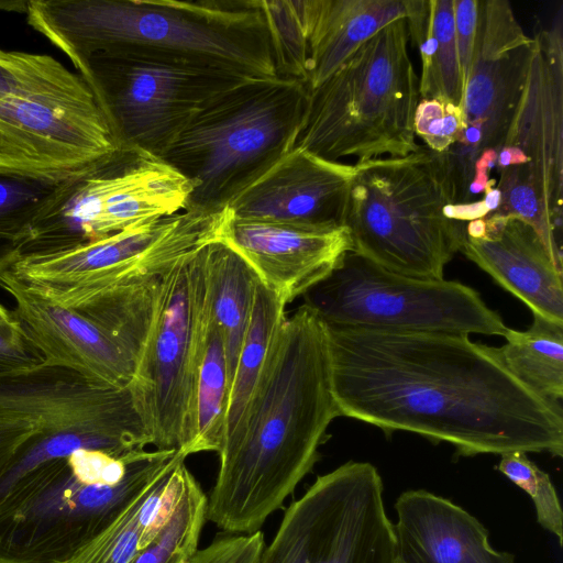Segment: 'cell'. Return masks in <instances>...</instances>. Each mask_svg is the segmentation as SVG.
Here are the masks:
<instances>
[{"label":"cell","instance_id":"cell-32","mask_svg":"<svg viewBox=\"0 0 563 563\" xmlns=\"http://www.w3.org/2000/svg\"><path fill=\"white\" fill-rule=\"evenodd\" d=\"M463 129L462 109L437 99H420L413 117V130L424 146L441 154L452 146Z\"/></svg>","mask_w":563,"mask_h":563},{"label":"cell","instance_id":"cell-15","mask_svg":"<svg viewBox=\"0 0 563 563\" xmlns=\"http://www.w3.org/2000/svg\"><path fill=\"white\" fill-rule=\"evenodd\" d=\"M534 41L507 0H479L472 65L461 103L463 129L438 154L457 203L467 202L474 165L487 150L498 152L521 100Z\"/></svg>","mask_w":563,"mask_h":563},{"label":"cell","instance_id":"cell-31","mask_svg":"<svg viewBox=\"0 0 563 563\" xmlns=\"http://www.w3.org/2000/svg\"><path fill=\"white\" fill-rule=\"evenodd\" d=\"M497 468L531 497L538 522L556 536L562 545L563 512L549 475L521 451L503 454Z\"/></svg>","mask_w":563,"mask_h":563},{"label":"cell","instance_id":"cell-20","mask_svg":"<svg viewBox=\"0 0 563 563\" xmlns=\"http://www.w3.org/2000/svg\"><path fill=\"white\" fill-rule=\"evenodd\" d=\"M484 221L479 235L465 234L461 251L533 314L563 324V272L536 230L514 216Z\"/></svg>","mask_w":563,"mask_h":563},{"label":"cell","instance_id":"cell-21","mask_svg":"<svg viewBox=\"0 0 563 563\" xmlns=\"http://www.w3.org/2000/svg\"><path fill=\"white\" fill-rule=\"evenodd\" d=\"M396 563H515L495 551L486 528L466 510L427 490H407L396 504Z\"/></svg>","mask_w":563,"mask_h":563},{"label":"cell","instance_id":"cell-13","mask_svg":"<svg viewBox=\"0 0 563 563\" xmlns=\"http://www.w3.org/2000/svg\"><path fill=\"white\" fill-rule=\"evenodd\" d=\"M303 299L328 327L503 336L507 330L475 289L393 273L352 251Z\"/></svg>","mask_w":563,"mask_h":563},{"label":"cell","instance_id":"cell-24","mask_svg":"<svg viewBox=\"0 0 563 563\" xmlns=\"http://www.w3.org/2000/svg\"><path fill=\"white\" fill-rule=\"evenodd\" d=\"M210 317L224 344L230 387L253 307L257 276L222 239L207 245Z\"/></svg>","mask_w":563,"mask_h":563},{"label":"cell","instance_id":"cell-28","mask_svg":"<svg viewBox=\"0 0 563 563\" xmlns=\"http://www.w3.org/2000/svg\"><path fill=\"white\" fill-rule=\"evenodd\" d=\"M76 172L62 175L0 172V277L18 262L34 222L63 183Z\"/></svg>","mask_w":563,"mask_h":563},{"label":"cell","instance_id":"cell-19","mask_svg":"<svg viewBox=\"0 0 563 563\" xmlns=\"http://www.w3.org/2000/svg\"><path fill=\"white\" fill-rule=\"evenodd\" d=\"M0 286L14 300L12 314L45 362L73 368L115 387H128L134 364L121 345L84 314L33 290L10 272Z\"/></svg>","mask_w":563,"mask_h":563},{"label":"cell","instance_id":"cell-38","mask_svg":"<svg viewBox=\"0 0 563 563\" xmlns=\"http://www.w3.org/2000/svg\"><path fill=\"white\" fill-rule=\"evenodd\" d=\"M500 198L498 188L492 186L484 191V198L478 201L445 205L443 207V214L448 219L464 223L482 219L498 209Z\"/></svg>","mask_w":563,"mask_h":563},{"label":"cell","instance_id":"cell-37","mask_svg":"<svg viewBox=\"0 0 563 563\" xmlns=\"http://www.w3.org/2000/svg\"><path fill=\"white\" fill-rule=\"evenodd\" d=\"M34 430L32 420L0 410V475L16 449Z\"/></svg>","mask_w":563,"mask_h":563},{"label":"cell","instance_id":"cell-5","mask_svg":"<svg viewBox=\"0 0 563 563\" xmlns=\"http://www.w3.org/2000/svg\"><path fill=\"white\" fill-rule=\"evenodd\" d=\"M408 42L407 21H395L309 90L295 147L336 162L353 156L356 163L417 152L419 78Z\"/></svg>","mask_w":563,"mask_h":563},{"label":"cell","instance_id":"cell-35","mask_svg":"<svg viewBox=\"0 0 563 563\" xmlns=\"http://www.w3.org/2000/svg\"><path fill=\"white\" fill-rule=\"evenodd\" d=\"M45 358L14 318L0 321V376L41 365Z\"/></svg>","mask_w":563,"mask_h":563},{"label":"cell","instance_id":"cell-26","mask_svg":"<svg viewBox=\"0 0 563 563\" xmlns=\"http://www.w3.org/2000/svg\"><path fill=\"white\" fill-rule=\"evenodd\" d=\"M506 343L490 351L523 386L542 399L561 405L563 398V324L533 314L526 331L507 328Z\"/></svg>","mask_w":563,"mask_h":563},{"label":"cell","instance_id":"cell-3","mask_svg":"<svg viewBox=\"0 0 563 563\" xmlns=\"http://www.w3.org/2000/svg\"><path fill=\"white\" fill-rule=\"evenodd\" d=\"M25 12L76 68L96 52L128 49L278 77L258 0H31Z\"/></svg>","mask_w":563,"mask_h":563},{"label":"cell","instance_id":"cell-25","mask_svg":"<svg viewBox=\"0 0 563 563\" xmlns=\"http://www.w3.org/2000/svg\"><path fill=\"white\" fill-rule=\"evenodd\" d=\"M406 21L409 38L420 52V99H437L461 107L463 81L455 40L453 0H426L424 7Z\"/></svg>","mask_w":563,"mask_h":563},{"label":"cell","instance_id":"cell-30","mask_svg":"<svg viewBox=\"0 0 563 563\" xmlns=\"http://www.w3.org/2000/svg\"><path fill=\"white\" fill-rule=\"evenodd\" d=\"M207 520L208 497L186 466L170 517L132 563L186 562L199 549L201 531Z\"/></svg>","mask_w":563,"mask_h":563},{"label":"cell","instance_id":"cell-1","mask_svg":"<svg viewBox=\"0 0 563 563\" xmlns=\"http://www.w3.org/2000/svg\"><path fill=\"white\" fill-rule=\"evenodd\" d=\"M327 331L341 416L448 442L462 456H562V406L523 386L490 346L463 333Z\"/></svg>","mask_w":563,"mask_h":563},{"label":"cell","instance_id":"cell-4","mask_svg":"<svg viewBox=\"0 0 563 563\" xmlns=\"http://www.w3.org/2000/svg\"><path fill=\"white\" fill-rule=\"evenodd\" d=\"M179 450L81 449L22 477L0 503V563H71Z\"/></svg>","mask_w":563,"mask_h":563},{"label":"cell","instance_id":"cell-10","mask_svg":"<svg viewBox=\"0 0 563 563\" xmlns=\"http://www.w3.org/2000/svg\"><path fill=\"white\" fill-rule=\"evenodd\" d=\"M528 80L497 152L500 205L493 214L518 217L563 268V10L534 36Z\"/></svg>","mask_w":563,"mask_h":563},{"label":"cell","instance_id":"cell-27","mask_svg":"<svg viewBox=\"0 0 563 563\" xmlns=\"http://www.w3.org/2000/svg\"><path fill=\"white\" fill-rule=\"evenodd\" d=\"M286 306L257 277L251 318L230 387L223 443L242 421L276 334L286 318Z\"/></svg>","mask_w":563,"mask_h":563},{"label":"cell","instance_id":"cell-29","mask_svg":"<svg viewBox=\"0 0 563 563\" xmlns=\"http://www.w3.org/2000/svg\"><path fill=\"white\" fill-rule=\"evenodd\" d=\"M229 395L230 382L222 334L210 317L196 385L194 432L186 449L187 456L200 452H220L225 433Z\"/></svg>","mask_w":563,"mask_h":563},{"label":"cell","instance_id":"cell-39","mask_svg":"<svg viewBox=\"0 0 563 563\" xmlns=\"http://www.w3.org/2000/svg\"><path fill=\"white\" fill-rule=\"evenodd\" d=\"M13 318L12 312H10L7 308L0 305V321H7Z\"/></svg>","mask_w":563,"mask_h":563},{"label":"cell","instance_id":"cell-9","mask_svg":"<svg viewBox=\"0 0 563 563\" xmlns=\"http://www.w3.org/2000/svg\"><path fill=\"white\" fill-rule=\"evenodd\" d=\"M206 247L161 276L152 324L129 384L151 444L186 456L210 318Z\"/></svg>","mask_w":563,"mask_h":563},{"label":"cell","instance_id":"cell-16","mask_svg":"<svg viewBox=\"0 0 563 563\" xmlns=\"http://www.w3.org/2000/svg\"><path fill=\"white\" fill-rule=\"evenodd\" d=\"M231 217L229 208L185 209L73 250L20 260L9 272L26 278L164 273L184 256L221 240Z\"/></svg>","mask_w":563,"mask_h":563},{"label":"cell","instance_id":"cell-14","mask_svg":"<svg viewBox=\"0 0 563 563\" xmlns=\"http://www.w3.org/2000/svg\"><path fill=\"white\" fill-rule=\"evenodd\" d=\"M383 490L368 462L318 476L286 509L260 563H396Z\"/></svg>","mask_w":563,"mask_h":563},{"label":"cell","instance_id":"cell-36","mask_svg":"<svg viewBox=\"0 0 563 563\" xmlns=\"http://www.w3.org/2000/svg\"><path fill=\"white\" fill-rule=\"evenodd\" d=\"M478 1L479 0H453L455 40L463 89L467 80L473 59Z\"/></svg>","mask_w":563,"mask_h":563},{"label":"cell","instance_id":"cell-33","mask_svg":"<svg viewBox=\"0 0 563 563\" xmlns=\"http://www.w3.org/2000/svg\"><path fill=\"white\" fill-rule=\"evenodd\" d=\"M265 547L263 532L217 537L209 545L198 549L184 563H260Z\"/></svg>","mask_w":563,"mask_h":563},{"label":"cell","instance_id":"cell-34","mask_svg":"<svg viewBox=\"0 0 563 563\" xmlns=\"http://www.w3.org/2000/svg\"><path fill=\"white\" fill-rule=\"evenodd\" d=\"M44 62L40 54L0 48V96L24 95L42 82Z\"/></svg>","mask_w":563,"mask_h":563},{"label":"cell","instance_id":"cell-23","mask_svg":"<svg viewBox=\"0 0 563 563\" xmlns=\"http://www.w3.org/2000/svg\"><path fill=\"white\" fill-rule=\"evenodd\" d=\"M185 468L183 460L152 481L71 563H132L170 517Z\"/></svg>","mask_w":563,"mask_h":563},{"label":"cell","instance_id":"cell-11","mask_svg":"<svg viewBox=\"0 0 563 563\" xmlns=\"http://www.w3.org/2000/svg\"><path fill=\"white\" fill-rule=\"evenodd\" d=\"M194 187L161 157L119 147L63 183L34 222L18 261L73 250L178 213L187 208Z\"/></svg>","mask_w":563,"mask_h":563},{"label":"cell","instance_id":"cell-8","mask_svg":"<svg viewBox=\"0 0 563 563\" xmlns=\"http://www.w3.org/2000/svg\"><path fill=\"white\" fill-rule=\"evenodd\" d=\"M0 410L35 424L0 475V503L31 471L78 450L125 455L151 444L129 386H111L56 363L0 376Z\"/></svg>","mask_w":563,"mask_h":563},{"label":"cell","instance_id":"cell-6","mask_svg":"<svg viewBox=\"0 0 563 563\" xmlns=\"http://www.w3.org/2000/svg\"><path fill=\"white\" fill-rule=\"evenodd\" d=\"M309 103L298 79L255 78L223 92L162 156L194 184L186 209H224L295 147Z\"/></svg>","mask_w":563,"mask_h":563},{"label":"cell","instance_id":"cell-7","mask_svg":"<svg viewBox=\"0 0 563 563\" xmlns=\"http://www.w3.org/2000/svg\"><path fill=\"white\" fill-rule=\"evenodd\" d=\"M354 168L344 223L352 252L393 273L442 279L466 223L443 214L454 197L438 154L421 145Z\"/></svg>","mask_w":563,"mask_h":563},{"label":"cell","instance_id":"cell-12","mask_svg":"<svg viewBox=\"0 0 563 563\" xmlns=\"http://www.w3.org/2000/svg\"><path fill=\"white\" fill-rule=\"evenodd\" d=\"M120 147L157 157L214 99L249 78L128 49L100 51L77 68Z\"/></svg>","mask_w":563,"mask_h":563},{"label":"cell","instance_id":"cell-17","mask_svg":"<svg viewBox=\"0 0 563 563\" xmlns=\"http://www.w3.org/2000/svg\"><path fill=\"white\" fill-rule=\"evenodd\" d=\"M354 165L294 147L228 205L232 216L334 229L344 227Z\"/></svg>","mask_w":563,"mask_h":563},{"label":"cell","instance_id":"cell-22","mask_svg":"<svg viewBox=\"0 0 563 563\" xmlns=\"http://www.w3.org/2000/svg\"><path fill=\"white\" fill-rule=\"evenodd\" d=\"M307 40L306 85H321L357 48L398 20H409L424 0H298Z\"/></svg>","mask_w":563,"mask_h":563},{"label":"cell","instance_id":"cell-2","mask_svg":"<svg viewBox=\"0 0 563 563\" xmlns=\"http://www.w3.org/2000/svg\"><path fill=\"white\" fill-rule=\"evenodd\" d=\"M340 416L327 325L303 303L284 319L242 421L218 453L208 520L228 534L260 531L312 471Z\"/></svg>","mask_w":563,"mask_h":563},{"label":"cell","instance_id":"cell-18","mask_svg":"<svg viewBox=\"0 0 563 563\" xmlns=\"http://www.w3.org/2000/svg\"><path fill=\"white\" fill-rule=\"evenodd\" d=\"M222 240L286 305L325 278L353 250L345 227L325 229L233 216Z\"/></svg>","mask_w":563,"mask_h":563}]
</instances>
